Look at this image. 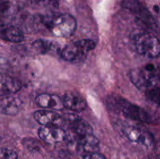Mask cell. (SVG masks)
Instances as JSON below:
<instances>
[{"label":"cell","mask_w":160,"mask_h":159,"mask_svg":"<svg viewBox=\"0 0 160 159\" xmlns=\"http://www.w3.org/2000/svg\"><path fill=\"white\" fill-rule=\"evenodd\" d=\"M39 20L52 34L58 37H70L77 27L76 20L70 14L43 16Z\"/></svg>","instance_id":"obj_1"},{"label":"cell","mask_w":160,"mask_h":159,"mask_svg":"<svg viewBox=\"0 0 160 159\" xmlns=\"http://www.w3.org/2000/svg\"><path fill=\"white\" fill-rule=\"evenodd\" d=\"M134 48L138 54L148 59H156L160 55L159 39L148 32H138L132 39Z\"/></svg>","instance_id":"obj_2"},{"label":"cell","mask_w":160,"mask_h":159,"mask_svg":"<svg viewBox=\"0 0 160 159\" xmlns=\"http://www.w3.org/2000/svg\"><path fill=\"white\" fill-rule=\"evenodd\" d=\"M95 47L94 41L90 39H84L69 44L61 51V56L66 61L72 62H78L84 60L88 53L93 50Z\"/></svg>","instance_id":"obj_3"},{"label":"cell","mask_w":160,"mask_h":159,"mask_svg":"<svg viewBox=\"0 0 160 159\" xmlns=\"http://www.w3.org/2000/svg\"><path fill=\"white\" fill-rule=\"evenodd\" d=\"M110 104L116 110L121 112L125 117L134 121L145 123L149 120L147 112L139 106L131 104L121 98H111Z\"/></svg>","instance_id":"obj_4"},{"label":"cell","mask_w":160,"mask_h":159,"mask_svg":"<svg viewBox=\"0 0 160 159\" xmlns=\"http://www.w3.org/2000/svg\"><path fill=\"white\" fill-rule=\"evenodd\" d=\"M155 71V66L151 64L144 68L133 69L130 72V79L138 88L146 91L148 89L156 87V76Z\"/></svg>","instance_id":"obj_5"},{"label":"cell","mask_w":160,"mask_h":159,"mask_svg":"<svg viewBox=\"0 0 160 159\" xmlns=\"http://www.w3.org/2000/svg\"><path fill=\"white\" fill-rule=\"evenodd\" d=\"M125 137L133 143H138L147 148H152L154 145L152 135L146 129L133 125H124L121 128Z\"/></svg>","instance_id":"obj_6"},{"label":"cell","mask_w":160,"mask_h":159,"mask_svg":"<svg viewBox=\"0 0 160 159\" xmlns=\"http://www.w3.org/2000/svg\"><path fill=\"white\" fill-rule=\"evenodd\" d=\"M123 6L132 12L139 21L146 26L152 27L156 24L152 15L138 0H123Z\"/></svg>","instance_id":"obj_7"},{"label":"cell","mask_w":160,"mask_h":159,"mask_svg":"<svg viewBox=\"0 0 160 159\" xmlns=\"http://www.w3.org/2000/svg\"><path fill=\"white\" fill-rule=\"evenodd\" d=\"M39 137L48 143H59L65 141L67 134L59 126H42L38 130Z\"/></svg>","instance_id":"obj_8"},{"label":"cell","mask_w":160,"mask_h":159,"mask_svg":"<svg viewBox=\"0 0 160 159\" xmlns=\"http://www.w3.org/2000/svg\"><path fill=\"white\" fill-rule=\"evenodd\" d=\"M34 118L43 126H59L63 123V118L54 111L40 110L34 112Z\"/></svg>","instance_id":"obj_9"},{"label":"cell","mask_w":160,"mask_h":159,"mask_svg":"<svg viewBox=\"0 0 160 159\" xmlns=\"http://www.w3.org/2000/svg\"><path fill=\"white\" fill-rule=\"evenodd\" d=\"M20 88L21 84L18 80L6 73H0V97L12 95Z\"/></svg>","instance_id":"obj_10"},{"label":"cell","mask_w":160,"mask_h":159,"mask_svg":"<svg viewBox=\"0 0 160 159\" xmlns=\"http://www.w3.org/2000/svg\"><path fill=\"white\" fill-rule=\"evenodd\" d=\"M35 101L39 107L43 108L61 110L64 108L62 98L52 94H42L36 98Z\"/></svg>","instance_id":"obj_11"},{"label":"cell","mask_w":160,"mask_h":159,"mask_svg":"<svg viewBox=\"0 0 160 159\" xmlns=\"http://www.w3.org/2000/svg\"><path fill=\"white\" fill-rule=\"evenodd\" d=\"M64 108L75 112H81L86 108V102L81 96L75 92H66L62 98Z\"/></svg>","instance_id":"obj_12"},{"label":"cell","mask_w":160,"mask_h":159,"mask_svg":"<svg viewBox=\"0 0 160 159\" xmlns=\"http://www.w3.org/2000/svg\"><path fill=\"white\" fill-rule=\"evenodd\" d=\"M21 101L13 96H5L0 98V113L6 115H15L19 112Z\"/></svg>","instance_id":"obj_13"},{"label":"cell","mask_w":160,"mask_h":159,"mask_svg":"<svg viewBox=\"0 0 160 159\" xmlns=\"http://www.w3.org/2000/svg\"><path fill=\"white\" fill-rule=\"evenodd\" d=\"M0 38L6 41L19 43L24 39L23 32L14 26H0Z\"/></svg>","instance_id":"obj_14"},{"label":"cell","mask_w":160,"mask_h":159,"mask_svg":"<svg viewBox=\"0 0 160 159\" xmlns=\"http://www.w3.org/2000/svg\"><path fill=\"white\" fill-rule=\"evenodd\" d=\"M81 145L87 154L98 152L100 148L99 140L94 134H88L81 137Z\"/></svg>","instance_id":"obj_15"},{"label":"cell","mask_w":160,"mask_h":159,"mask_svg":"<svg viewBox=\"0 0 160 159\" xmlns=\"http://www.w3.org/2000/svg\"><path fill=\"white\" fill-rule=\"evenodd\" d=\"M70 124H71L72 129L80 137L93 133V129L92 126L85 120L79 118H74L71 120Z\"/></svg>","instance_id":"obj_16"},{"label":"cell","mask_w":160,"mask_h":159,"mask_svg":"<svg viewBox=\"0 0 160 159\" xmlns=\"http://www.w3.org/2000/svg\"><path fill=\"white\" fill-rule=\"evenodd\" d=\"M33 46L37 51H40L41 53H51V52H56L59 50V44L55 43L54 41L48 40H39L34 41L33 43Z\"/></svg>","instance_id":"obj_17"},{"label":"cell","mask_w":160,"mask_h":159,"mask_svg":"<svg viewBox=\"0 0 160 159\" xmlns=\"http://www.w3.org/2000/svg\"><path fill=\"white\" fill-rule=\"evenodd\" d=\"M147 98L155 104L160 105V89L157 87H153L145 91Z\"/></svg>","instance_id":"obj_18"},{"label":"cell","mask_w":160,"mask_h":159,"mask_svg":"<svg viewBox=\"0 0 160 159\" xmlns=\"http://www.w3.org/2000/svg\"><path fill=\"white\" fill-rule=\"evenodd\" d=\"M0 159H18V154L14 150L9 148H0Z\"/></svg>","instance_id":"obj_19"},{"label":"cell","mask_w":160,"mask_h":159,"mask_svg":"<svg viewBox=\"0 0 160 159\" xmlns=\"http://www.w3.org/2000/svg\"><path fill=\"white\" fill-rule=\"evenodd\" d=\"M12 9L10 2L6 0H0V20L7 17Z\"/></svg>","instance_id":"obj_20"},{"label":"cell","mask_w":160,"mask_h":159,"mask_svg":"<svg viewBox=\"0 0 160 159\" xmlns=\"http://www.w3.org/2000/svg\"><path fill=\"white\" fill-rule=\"evenodd\" d=\"M33 2L42 7H56L58 5L57 0H33Z\"/></svg>","instance_id":"obj_21"},{"label":"cell","mask_w":160,"mask_h":159,"mask_svg":"<svg viewBox=\"0 0 160 159\" xmlns=\"http://www.w3.org/2000/svg\"><path fill=\"white\" fill-rule=\"evenodd\" d=\"M84 159H106V157L102 154H99L98 152L91 153V154H87L84 156Z\"/></svg>","instance_id":"obj_22"},{"label":"cell","mask_w":160,"mask_h":159,"mask_svg":"<svg viewBox=\"0 0 160 159\" xmlns=\"http://www.w3.org/2000/svg\"><path fill=\"white\" fill-rule=\"evenodd\" d=\"M159 76H160V72H159Z\"/></svg>","instance_id":"obj_23"}]
</instances>
